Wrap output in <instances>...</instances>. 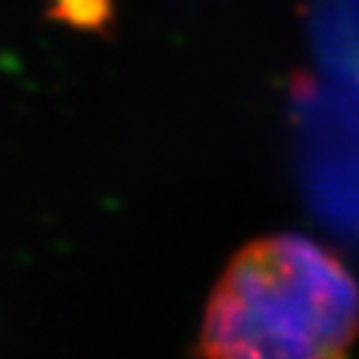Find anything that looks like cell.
Listing matches in <instances>:
<instances>
[{
	"label": "cell",
	"mask_w": 359,
	"mask_h": 359,
	"mask_svg": "<svg viewBox=\"0 0 359 359\" xmlns=\"http://www.w3.org/2000/svg\"><path fill=\"white\" fill-rule=\"evenodd\" d=\"M359 335V285L341 258L301 234L245 245L221 271L197 354L333 359Z\"/></svg>",
	"instance_id": "6da1fadb"
}]
</instances>
